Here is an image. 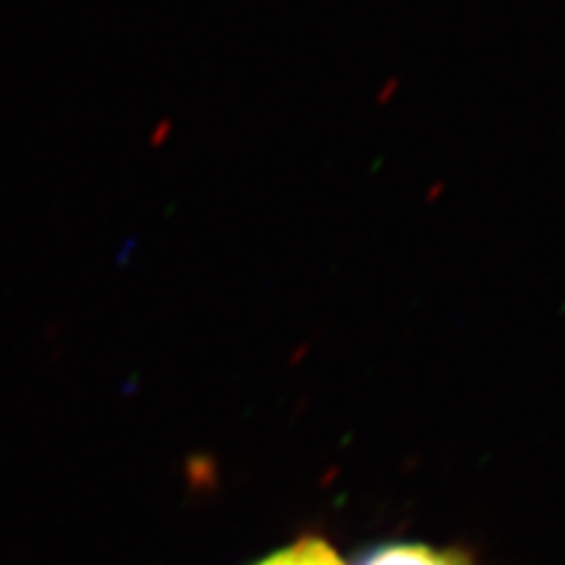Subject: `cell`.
Here are the masks:
<instances>
[{
	"label": "cell",
	"mask_w": 565,
	"mask_h": 565,
	"mask_svg": "<svg viewBox=\"0 0 565 565\" xmlns=\"http://www.w3.org/2000/svg\"><path fill=\"white\" fill-rule=\"evenodd\" d=\"M359 565H476L473 558L462 552L446 546L429 544H413V542H396V544H382L377 550L367 552Z\"/></svg>",
	"instance_id": "cell-1"
},
{
	"label": "cell",
	"mask_w": 565,
	"mask_h": 565,
	"mask_svg": "<svg viewBox=\"0 0 565 565\" xmlns=\"http://www.w3.org/2000/svg\"><path fill=\"white\" fill-rule=\"evenodd\" d=\"M255 565H344V563L323 537L307 535L286 546V550H278L276 554L262 558Z\"/></svg>",
	"instance_id": "cell-2"
}]
</instances>
